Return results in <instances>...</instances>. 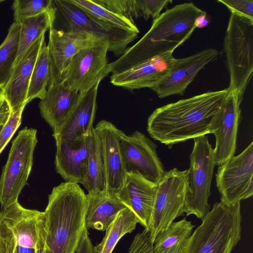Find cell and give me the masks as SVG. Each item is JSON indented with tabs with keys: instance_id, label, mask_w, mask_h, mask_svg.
Instances as JSON below:
<instances>
[{
	"instance_id": "35",
	"label": "cell",
	"mask_w": 253,
	"mask_h": 253,
	"mask_svg": "<svg viewBox=\"0 0 253 253\" xmlns=\"http://www.w3.org/2000/svg\"><path fill=\"white\" fill-rule=\"evenodd\" d=\"M24 108L10 115L0 131V154L8 143L21 123V116Z\"/></svg>"
},
{
	"instance_id": "27",
	"label": "cell",
	"mask_w": 253,
	"mask_h": 253,
	"mask_svg": "<svg viewBox=\"0 0 253 253\" xmlns=\"http://www.w3.org/2000/svg\"><path fill=\"white\" fill-rule=\"evenodd\" d=\"M139 220L128 208L121 211L106 229L102 241L94 247L95 253H112L121 238L135 228Z\"/></svg>"
},
{
	"instance_id": "37",
	"label": "cell",
	"mask_w": 253,
	"mask_h": 253,
	"mask_svg": "<svg viewBox=\"0 0 253 253\" xmlns=\"http://www.w3.org/2000/svg\"><path fill=\"white\" fill-rule=\"evenodd\" d=\"M15 244L11 229L0 219V253H14Z\"/></svg>"
},
{
	"instance_id": "14",
	"label": "cell",
	"mask_w": 253,
	"mask_h": 253,
	"mask_svg": "<svg viewBox=\"0 0 253 253\" xmlns=\"http://www.w3.org/2000/svg\"><path fill=\"white\" fill-rule=\"evenodd\" d=\"M44 213L23 208L18 201L0 212V219L11 229L15 245L43 253Z\"/></svg>"
},
{
	"instance_id": "9",
	"label": "cell",
	"mask_w": 253,
	"mask_h": 253,
	"mask_svg": "<svg viewBox=\"0 0 253 253\" xmlns=\"http://www.w3.org/2000/svg\"><path fill=\"white\" fill-rule=\"evenodd\" d=\"M253 142L219 166L215 174L221 202L234 205L253 195Z\"/></svg>"
},
{
	"instance_id": "11",
	"label": "cell",
	"mask_w": 253,
	"mask_h": 253,
	"mask_svg": "<svg viewBox=\"0 0 253 253\" xmlns=\"http://www.w3.org/2000/svg\"><path fill=\"white\" fill-rule=\"evenodd\" d=\"M56 11L63 19L66 31L87 33L101 41L107 42L108 51L116 56L122 55L127 45L137 37L138 33L122 29H108L88 16L69 0H53Z\"/></svg>"
},
{
	"instance_id": "40",
	"label": "cell",
	"mask_w": 253,
	"mask_h": 253,
	"mask_svg": "<svg viewBox=\"0 0 253 253\" xmlns=\"http://www.w3.org/2000/svg\"><path fill=\"white\" fill-rule=\"evenodd\" d=\"M14 253H43V252H39L34 249L24 248L15 245Z\"/></svg>"
},
{
	"instance_id": "41",
	"label": "cell",
	"mask_w": 253,
	"mask_h": 253,
	"mask_svg": "<svg viewBox=\"0 0 253 253\" xmlns=\"http://www.w3.org/2000/svg\"><path fill=\"white\" fill-rule=\"evenodd\" d=\"M209 20L207 18V14L200 16L197 21V28H203L209 23Z\"/></svg>"
},
{
	"instance_id": "3",
	"label": "cell",
	"mask_w": 253,
	"mask_h": 253,
	"mask_svg": "<svg viewBox=\"0 0 253 253\" xmlns=\"http://www.w3.org/2000/svg\"><path fill=\"white\" fill-rule=\"evenodd\" d=\"M86 194L76 183L53 188L44 213L43 253H75L85 227Z\"/></svg>"
},
{
	"instance_id": "15",
	"label": "cell",
	"mask_w": 253,
	"mask_h": 253,
	"mask_svg": "<svg viewBox=\"0 0 253 253\" xmlns=\"http://www.w3.org/2000/svg\"><path fill=\"white\" fill-rule=\"evenodd\" d=\"M241 102L236 93L229 92L218 114L211 133L215 137L213 149L215 165L220 166L234 156Z\"/></svg>"
},
{
	"instance_id": "38",
	"label": "cell",
	"mask_w": 253,
	"mask_h": 253,
	"mask_svg": "<svg viewBox=\"0 0 253 253\" xmlns=\"http://www.w3.org/2000/svg\"><path fill=\"white\" fill-rule=\"evenodd\" d=\"M75 253H95L94 246L86 228H85L83 232Z\"/></svg>"
},
{
	"instance_id": "24",
	"label": "cell",
	"mask_w": 253,
	"mask_h": 253,
	"mask_svg": "<svg viewBox=\"0 0 253 253\" xmlns=\"http://www.w3.org/2000/svg\"><path fill=\"white\" fill-rule=\"evenodd\" d=\"M85 227L104 231L118 214L127 208L116 196L106 191L87 193Z\"/></svg>"
},
{
	"instance_id": "30",
	"label": "cell",
	"mask_w": 253,
	"mask_h": 253,
	"mask_svg": "<svg viewBox=\"0 0 253 253\" xmlns=\"http://www.w3.org/2000/svg\"><path fill=\"white\" fill-rule=\"evenodd\" d=\"M194 227L192 222L185 218L172 222L155 238V253H164L177 245L185 243L192 235Z\"/></svg>"
},
{
	"instance_id": "6",
	"label": "cell",
	"mask_w": 253,
	"mask_h": 253,
	"mask_svg": "<svg viewBox=\"0 0 253 253\" xmlns=\"http://www.w3.org/2000/svg\"><path fill=\"white\" fill-rule=\"evenodd\" d=\"M38 142L37 130L24 127L13 140L6 163L0 178V205L1 209L18 201L27 183Z\"/></svg>"
},
{
	"instance_id": "16",
	"label": "cell",
	"mask_w": 253,
	"mask_h": 253,
	"mask_svg": "<svg viewBox=\"0 0 253 253\" xmlns=\"http://www.w3.org/2000/svg\"><path fill=\"white\" fill-rule=\"evenodd\" d=\"M218 55L216 49L209 48L188 57L176 59L168 74L151 89L159 98L173 95H183L200 70L213 61Z\"/></svg>"
},
{
	"instance_id": "13",
	"label": "cell",
	"mask_w": 253,
	"mask_h": 253,
	"mask_svg": "<svg viewBox=\"0 0 253 253\" xmlns=\"http://www.w3.org/2000/svg\"><path fill=\"white\" fill-rule=\"evenodd\" d=\"M49 30L47 46L50 71L48 86L60 80L76 54L103 41L84 32L59 30L55 28L53 25Z\"/></svg>"
},
{
	"instance_id": "43",
	"label": "cell",
	"mask_w": 253,
	"mask_h": 253,
	"mask_svg": "<svg viewBox=\"0 0 253 253\" xmlns=\"http://www.w3.org/2000/svg\"><path fill=\"white\" fill-rule=\"evenodd\" d=\"M2 1H3V0H0V3L2 2Z\"/></svg>"
},
{
	"instance_id": "36",
	"label": "cell",
	"mask_w": 253,
	"mask_h": 253,
	"mask_svg": "<svg viewBox=\"0 0 253 253\" xmlns=\"http://www.w3.org/2000/svg\"><path fill=\"white\" fill-rule=\"evenodd\" d=\"M225 5L231 13L253 20V0H218Z\"/></svg>"
},
{
	"instance_id": "7",
	"label": "cell",
	"mask_w": 253,
	"mask_h": 253,
	"mask_svg": "<svg viewBox=\"0 0 253 253\" xmlns=\"http://www.w3.org/2000/svg\"><path fill=\"white\" fill-rule=\"evenodd\" d=\"M193 139L184 213L186 216L194 215L202 220L210 211L208 199L215 163L213 148L207 135Z\"/></svg>"
},
{
	"instance_id": "17",
	"label": "cell",
	"mask_w": 253,
	"mask_h": 253,
	"mask_svg": "<svg viewBox=\"0 0 253 253\" xmlns=\"http://www.w3.org/2000/svg\"><path fill=\"white\" fill-rule=\"evenodd\" d=\"M94 130L99 140L104 162L106 192L116 196L122 187L126 176L120 149L122 131L106 120L99 122L94 127Z\"/></svg>"
},
{
	"instance_id": "4",
	"label": "cell",
	"mask_w": 253,
	"mask_h": 253,
	"mask_svg": "<svg viewBox=\"0 0 253 253\" xmlns=\"http://www.w3.org/2000/svg\"><path fill=\"white\" fill-rule=\"evenodd\" d=\"M240 203H215L187 240L183 253H231L241 239Z\"/></svg>"
},
{
	"instance_id": "23",
	"label": "cell",
	"mask_w": 253,
	"mask_h": 253,
	"mask_svg": "<svg viewBox=\"0 0 253 253\" xmlns=\"http://www.w3.org/2000/svg\"><path fill=\"white\" fill-rule=\"evenodd\" d=\"M157 183L150 182L139 175L126 174L124 184L116 196L131 210L139 223L147 228L154 205Z\"/></svg>"
},
{
	"instance_id": "22",
	"label": "cell",
	"mask_w": 253,
	"mask_h": 253,
	"mask_svg": "<svg viewBox=\"0 0 253 253\" xmlns=\"http://www.w3.org/2000/svg\"><path fill=\"white\" fill-rule=\"evenodd\" d=\"M81 95L63 79L48 85L39 107L42 117L52 128L53 133L57 132L62 126Z\"/></svg>"
},
{
	"instance_id": "5",
	"label": "cell",
	"mask_w": 253,
	"mask_h": 253,
	"mask_svg": "<svg viewBox=\"0 0 253 253\" xmlns=\"http://www.w3.org/2000/svg\"><path fill=\"white\" fill-rule=\"evenodd\" d=\"M223 49L230 76L227 88L242 101L253 71V20L231 13Z\"/></svg>"
},
{
	"instance_id": "18",
	"label": "cell",
	"mask_w": 253,
	"mask_h": 253,
	"mask_svg": "<svg viewBox=\"0 0 253 253\" xmlns=\"http://www.w3.org/2000/svg\"><path fill=\"white\" fill-rule=\"evenodd\" d=\"M176 60L172 52L158 55L122 72L112 74L110 82L130 90L152 88L168 74Z\"/></svg>"
},
{
	"instance_id": "8",
	"label": "cell",
	"mask_w": 253,
	"mask_h": 253,
	"mask_svg": "<svg viewBox=\"0 0 253 253\" xmlns=\"http://www.w3.org/2000/svg\"><path fill=\"white\" fill-rule=\"evenodd\" d=\"M188 178V169L182 171L174 168L165 171L157 183L151 218L147 228L144 229L153 243L159 233L183 215Z\"/></svg>"
},
{
	"instance_id": "19",
	"label": "cell",
	"mask_w": 253,
	"mask_h": 253,
	"mask_svg": "<svg viewBox=\"0 0 253 253\" xmlns=\"http://www.w3.org/2000/svg\"><path fill=\"white\" fill-rule=\"evenodd\" d=\"M45 44V34H43L28 48L14 66L9 81L1 90L11 112H17L28 104L26 99L30 79L38 58Z\"/></svg>"
},
{
	"instance_id": "28",
	"label": "cell",
	"mask_w": 253,
	"mask_h": 253,
	"mask_svg": "<svg viewBox=\"0 0 253 253\" xmlns=\"http://www.w3.org/2000/svg\"><path fill=\"white\" fill-rule=\"evenodd\" d=\"M83 185L88 193L106 191L104 162L94 127L90 135L87 169Z\"/></svg>"
},
{
	"instance_id": "39",
	"label": "cell",
	"mask_w": 253,
	"mask_h": 253,
	"mask_svg": "<svg viewBox=\"0 0 253 253\" xmlns=\"http://www.w3.org/2000/svg\"><path fill=\"white\" fill-rule=\"evenodd\" d=\"M11 112L10 108L7 101L4 99L0 106V131L7 121Z\"/></svg>"
},
{
	"instance_id": "1",
	"label": "cell",
	"mask_w": 253,
	"mask_h": 253,
	"mask_svg": "<svg viewBox=\"0 0 253 253\" xmlns=\"http://www.w3.org/2000/svg\"><path fill=\"white\" fill-rule=\"evenodd\" d=\"M228 93V88L209 91L157 108L148 117L147 131L169 148L211 133Z\"/></svg>"
},
{
	"instance_id": "34",
	"label": "cell",
	"mask_w": 253,
	"mask_h": 253,
	"mask_svg": "<svg viewBox=\"0 0 253 253\" xmlns=\"http://www.w3.org/2000/svg\"><path fill=\"white\" fill-rule=\"evenodd\" d=\"M184 245H177L164 253H183ZM128 253H155L153 243L145 230L135 236Z\"/></svg>"
},
{
	"instance_id": "26",
	"label": "cell",
	"mask_w": 253,
	"mask_h": 253,
	"mask_svg": "<svg viewBox=\"0 0 253 253\" xmlns=\"http://www.w3.org/2000/svg\"><path fill=\"white\" fill-rule=\"evenodd\" d=\"M88 16L102 26L110 29H122L139 33L134 22L113 12L91 0H69Z\"/></svg>"
},
{
	"instance_id": "31",
	"label": "cell",
	"mask_w": 253,
	"mask_h": 253,
	"mask_svg": "<svg viewBox=\"0 0 253 253\" xmlns=\"http://www.w3.org/2000/svg\"><path fill=\"white\" fill-rule=\"evenodd\" d=\"M49 58L45 44L38 58L30 79L26 101L27 103L35 98L42 99L47 91L49 80Z\"/></svg>"
},
{
	"instance_id": "42",
	"label": "cell",
	"mask_w": 253,
	"mask_h": 253,
	"mask_svg": "<svg viewBox=\"0 0 253 253\" xmlns=\"http://www.w3.org/2000/svg\"><path fill=\"white\" fill-rule=\"evenodd\" d=\"M5 99L4 96L2 93V92L0 91V106L2 105Z\"/></svg>"
},
{
	"instance_id": "12",
	"label": "cell",
	"mask_w": 253,
	"mask_h": 253,
	"mask_svg": "<svg viewBox=\"0 0 253 253\" xmlns=\"http://www.w3.org/2000/svg\"><path fill=\"white\" fill-rule=\"evenodd\" d=\"M107 42H100L84 49L72 58L60 79L73 89L83 94L100 82L107 74Z\"/></svg>"
},
{
	"instance_id": "25",
	"label": "cell",
	"mask_w": 253,
	"mask_h": 253,
	"mask_svg": "<svg viewBox=\"0 0 253 253\" xmlns=\"http://www.w3.org/2000/svg\"><path fill=\"white\" fill-rule=\"evenodd\" d=\"M56 11L54 5L53 8L49 11L23 19L18 22L20 26L19 47L14 66L33 43L53 25L56 18Z\"/></svg>"
},
{
	"instance_id": "2",
	"label": "cell",
	"mask_w": 253,
	"mask_h": 253,
	"mask_svg": "<svg viewBox=\"0 0 253 253\" xmlns=\"http://www.w3.org/2000/svg\"><path fill=\"white\" fill-rule=\"evenodd\" d=\"M207 14L194 3L177 4L153 21L148 31L118 59L109 63L107 74H116L158 55L172 52L197 28V19Z\"/></svg>"
},
{
	"instance_id": "10",
	"label": "cell",
	"mask_w": 253,
	"mask_h": 253,
	"mask_svg": "<svg viewBox=\"0 0 253 253\" xmlns=\"http://www.w3.org/2000/svg\"><path fill=\"white\" fill-rule=\"evenodd\" d=\"M120 149L126 174H138L155 183L163 176L165 171L157 146L142 132L126 135L122 131Z\"/></svg>"
},
{
	"instance_id": "32",
	"label": "cell",
	"mask_w": 253,
	"mask_h": 253,
	"mask_svg": "<svg viewBox=\"0 0 253 253\" xmlns=\"http://www.w3.org/2000/svg\"><path fill=\"white\" fill-rule=\"evenodd\" d=\"M53 7L52 0H15L12 4L14 22L37 16Z\"/></svg>"
},
{
	"instance_id": "21",
	"label": "cell",
	"mask_w": 253,
	"mask_h": 253,
	"mask_svg": "<svg viewBox=\"0 0 253 253\" xmlns=\"http://www.w3.org/2000/svg\"><path fill=\"white\" fill-rule=\"evenodd\" d=\"M99 83L85 92L81 94L75 106L65 122L55 133V141L75 140L90 135L97 107V94Z\"/></svg>"
},
{
	"instance_id": "33",
	"label": "cell",
	"mask_w": 253,
	"mask_h": 253,
	"mask_svg": "<svg viewBox=\"0 0 253 253\" xmlns=\"http://www.w3.org/2000/svg\"><path fill=\"white\" fill-rule=\"evenodd\" d=\"M171 0H133L132 3V17L133 19L143 17L148 20L150 17L154 19L160 15L161 11Z\"/></svg>"
},
{
	"instance_id": "29",
	"label": "cell",
	"mask_w": 253,
	"mask_h": 253,
	"mask_svg": "<svg viewBox=\"0 0 253 253\" xmlns=\"http://www.w3.org/2000/svg\"><path fill=\"white\" fill-rule=\"evenodd\" d=\"M20 24L14 22L0 45V89L6 86L11 76L17 58L19 40Z\"/></svg>"
},
{
	"instance_id": "20",
	"label": "cell",
	"mask_w": 253,
	"mask_h": 253,
	"mask_svg": "<svg viewBox=\"0 0 253 253\" xmlns=\"http://www.w3.org/2000/svg\"><path fill=\"white\" fill-rule=\"evenodd\" d=\"M90 135L75 140L55 141V169L65 182L83 185L87 169Z\"/></svg>"
}]
</instances>
